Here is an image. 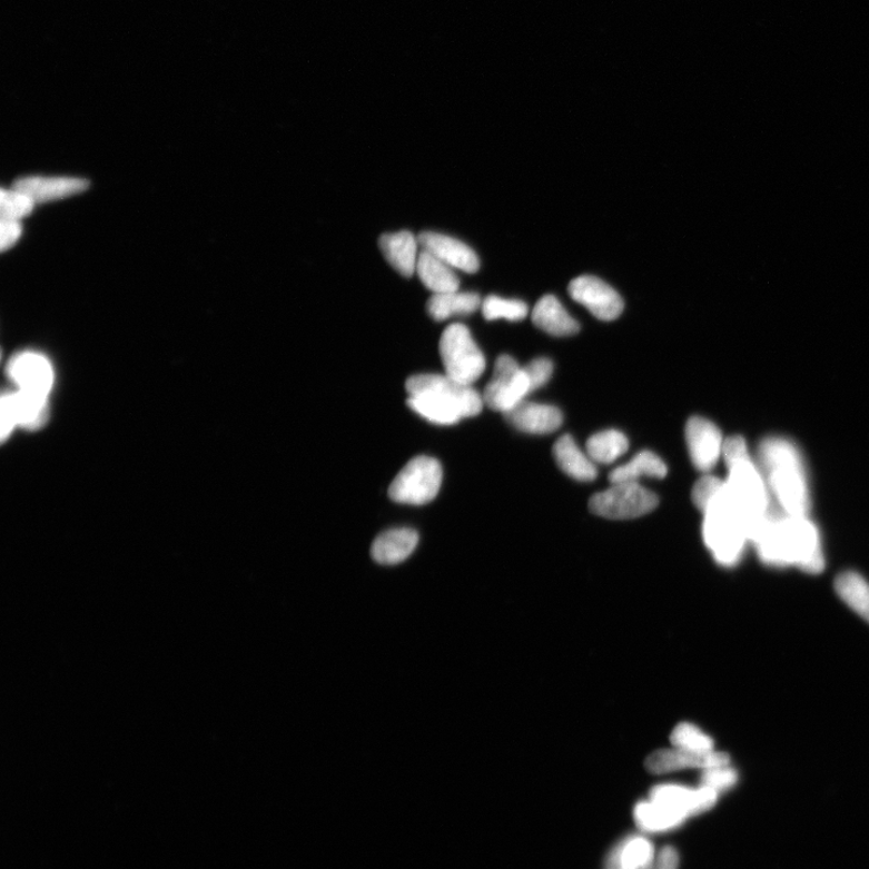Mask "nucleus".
I'll return each mask as SVG.
<instances>
[{"mask_svg": "<svg viewBox=\"0 0 869 869\" xmlns=\"http://www.w3.org/2000/svg\"><path fill=\"white\" fill-rule=\"evenodd\" d=\"M751 543L768 565H794L810 574L821 573L824 567L820 534L808 516L781 515L773 510Z\"/></svg>", "mask_w": 869, "mask_h": 869, "instance_id": "1", "label": "nucleus"}, {"mask_svg": "<svg viewBox=\"0 0 869 869\" xmlns=\"http://www.w3.org/2000/svg\"><path fill=\"white\" fill-rule=\"evenodd\" d=\"M408 406L421 417L440 425H453L480 415L484 402L473 386L447 375L423 374L408 378Z\"/></svg>", "mask_w": 869, "mask_h": 869, "instance_id": "2", "label": "nucleus"}, {"mask_svg": "<svg viewBox=\"0 0 869 869\" xmlns=\"http://www.w3.org/2000/svg\"><path fill=\"white\" fill-rule=\"evenodd\" d=\"M761 472L769 491L790 516H808L810 495L802 455L790 441L769 437L759 448Z\"/></svg>", "mask_w": 869, "mask_h": 869, "instance_id": "3", "label": "nucleus"}, {"mask_svg": "<svg viewBox=\"0 0 869 869\" xmlns=\"http://www.w3.org/2000/svg\"><path fill=\"white\" fill-rule=\"evenodd\" d=\"M722 455L730 473L725 484L734 503L742 511L751 541L773 511L766 478L761 468L752 462L743 437L732 436L724 440Z\"/></svg>", "mask_w": 869, "mask_h": 869, "instance_id": "4", "label": "nucleus"}, {"mask_svg": "<svg viewBox=\"0 0 869 869\" xmlns=\"http://www.w3.org/2000/svg\"><path fill=\"white\" fill-rule=\"evenodd\" d=\"M703 536L707 547L721 565L733 566L742 560L749 541L747 523L725 481L704 511Z\"/></svg>", "mask_w": 869, "mask_h": 869, "instance_id": "5", "label": "nucleus"}, {"mask_svg": "<svg viewBox=\"0 0 869 869\" xmlns=\"http://www.w3.org/2000/svg\"><path fill=\"white\" fill-rule=\"evenodd\" d=\"M440 355L445 375L465 386H473L486 369V358L472 333L463 324H452L440 339Z\"/></svg>", "mask_w": 869, "mask_h": 869, "instance_id": "6", "label": "nucleus"}, {"mask_svg": "<svg viewBox=\"0 0 869 869\" xmlns=\"http://www.w3.org/2000/svg\"><path fill=\"white\" fill-rule=\"evenodd\" d=\"M443 478V466L440 462L419 455L396 475L389 487V496L395 503L425 505L437 496Z\"/></svg>", "mask_w": 869, "mask_h": 869, "instance_id": "7", "label": "nucleus"}, {"mask_svg": "<svg viewBox=\"0 0 869 869\" xmlns=\"http://www.w3.org/2000/svg\"><path fill=\"white\" fill-rule=\"evenodd\" d=\"M659 506V497L639 483H619L591 497L594 515L609 520H633L650 514Z\"/></svg>", "mask_w": 869, "mask_h": 869, "instance_id": "8", "label": "nucleus"}, {"mask_svg": "<svg viewBox=\"0 0 869 869\" xmlns=\"http://www.w3.org/2000/svg\"><path fill=\"white\" fill-rule=\"evenodd\" d=\"M531 393H533L531 381L524 368L510 355L498 356L493 377L483 393L484 405L506 415L523 403Z\"/></svg>", "mask_w": 869, "mask_h": 869, "instance_id": "9", "label": "nucleus"}, {"mask_svg": "<svg viewBox=\"0 0 869 869\" xmlns=\"http://www.w3.org/2000/svg\"><path fill=\"white\" fill-rule=\"evenodd\" d=\"M569 295L586 307L592 315L604 322L618 319L624 304L620 294L604 280L593 276H581L569 284Z\"/></svg>", "mask_w": 869, "mask_h": 869, "instance_id": "10", "label": "nucleus"}, {"mask_svg": "<svg viewBox=\"0 0 869 869\" xmlns=\"http://www.w3.org/2000/svg\"><path fill=\"white\" fill-rule=\"evenodd\" d=\"M687 444L693 466L702 473L714 468L723 452V437L719 427L702 417L689 419L685 431Z\"/></svg>", "mask_w": 869, "mask_h": 869, "instance_id": "11", "label": "nucleus"}, {"mask_svg": "<svg viewBox=\"0 0 869 869\" xmlns=\"http://www.w3.org/2000/svg\"><path fill=\"white\" fill-rule=\"evenodd\" d=\"M719 793L710 788L701 786L692 789L674 783H664L653 788L649 799L661 803L687 819L705 813L718 802Z\"/></svg>", "mask_w": 869, "mask_h": 869, "instance_id": "12", "label": "nucleus"}, {"mask_svg": "<svg viewBox=\"0 0 869 869\" xmlns=\"http://www.w3.org/2000/svg\"><path fill=\"white\" fill-rule=\"evenodd\" d=\"M728 753L712 750L710 752H692L673 747L654 751L646 760V768L653 774H665L683 771V769H705L728 766Z\"/></svg>", "mask_w": 869, "mask_h": 869, "instance_id": "13", "label": "nucleus"}, {"mask_svg": "<svg viewBox=\"0 0 869 869\" xmlns=\"http://www.w3.org/2000/svg\"><path fill=\"white\" fill-rule=\"evenodd\" d=\"M423 250L435 255L454 269L464 270L466 274H476L480 269V259L474 249L464 241L437 233H423L418 236Z\"/></svg>", "mask_w": 869, "mask_h": 869, "instance_id": "14", "label": "nucleus"}, {"mask_svg": "<svg viewBox=\"0 0 869 869\" xmlns=\"http://www.w3.org/2000/svg\"><path fill=\"white\" fill-rule=\"evenodd\" d=\"M505 417L517 431L532 435L552 434L557 432L563 424L560 408L525 401L507 412Z\"/></svg>", "mask_w": 869, "mask_h": 869, "instance_id": "15", "label": "nucleus"}, {"mask_svg": "<svg viewBox=\"0 0 869 869\" xmlns=\"http://www.w3.org/2000/svg\"><path fill=\"white\" fill-rule=\"evenodd\" d=\"M10 377L20 391L48 396L53 383L50 363L38 353H22L9 365Z\"/></svg>", "mask_w": 869, "mask_h": 869, "instance_id": "16", "label": "nucleus"}, {"mask_svg": "<svg viewBox=\"0 0 869 869\" xmlns=\"http://www.w3.org/2000/svg\"><path fill=\"white\" fill-rule=\"evenodd\" d=\"M89 185L81 178L26 177L17 180L12 189L30 196L36 204H46L83 192Z\"/></svg>", "mask_w": 869, "mask_h": 869, "instance_id": "17", "label": "nucleus"}, {"mask_svg": "<svg viewBox=\"0 0 869 869\" xmlns=\"http://www.w3.org/2000/svg\"><path fill=\"white\" fill-rule=\"evenodd\" d=\"M379 248L384 258L391 266L404 277L416 274L419 258V240L409 231L383 235L379 238Z\"/></svg>", "mask_w": 869, "mask_h": 869, "instance_id": "18", "label": "nucleus"}, {"mask_svg": "<svg viewBox=\"0 0 869 869\" xmlns=\"http://www.w3.org/2000/svg\"><path fill=\"white\" fill-rule=\"evenodd\" d=\"M418 543L419 535L415 530H389L374 541L372 555L374 561L381 565L401 564L411 557Z\"/></svg>", "mask_w": 869, "mask_h": 869, "instance_id": "19", "label": "nucleus"}, {"mask_svg": "<svg viewBox=\"0 0 869 869\" xmlns=\"http://www.w3.org/2000/svg\"><path fill=\"white\" fill-rule=\"evenodd\" d=\"M658 851L644 836L632 835L623 838L606 857V869H648L656 858Z\"/></svg>", "mask_w": 869, "mask_h": 869, "instance_id": "20", "label": "nucleus"}, {"mask_svg": "<svg viewBox=\"0 0 869 869\" xmlns=\"http://www.w3.org/2000/svg\"><path fill=\"white\" fill-rule=\"evenodd\" d=\"M532 319L540 330L552 336H573L580 332L579 323L569 315L559 298L553 295L540 298L533 309Z\"/></svg>", "mask_w": 869, "mask_h": 869, "instance_id": "21", "label": "nucleus"}, {"mask_svg": "<svg viewBox=\"0 0 869 869\" xmlns=\"http://www.w3.org/2000/svg\"><path fill=\"white\" fill-rule=\"evenodd\" d=\"M553 457L562 472L580 482H591L596 478V467L589 454L582 452L575 440L564 435L555 441Z\"/></svg>", "mask_w": 869, "mask_h": 869, "instance_id": "22", "label": "nucleus"}, {"mask_svg": "<svg viewBox=\"0 0 869 869\" xmlns=\"http://www.w3.org/2000/svg\"><path fill=\"white\" fill-rule=\"evenodd\" d=\"M416 274L433 294L458 292L461 282L454 268L441 261L435 255L423 250L419 254Z\"/></svg>", "mask_w": 869, "mask_h": 869, "instance_id": "23", "label": "nucleus"}, {"mask_svg": "<svg viewBox=\"0 0 869 869\" xmlns=\"http://www.w3.org/2000/svg\"><path fill=\"white\" fill-rule=\"evenodd\" d=\"M481 306L480 295L458 290L434 294L426 304V310L434 320L444 322L453 316L473 315Z\"/></svg>", "mask_w": 869, "mask_h": 869, "instance_id": "24", "label": "nucleus"}, {"mask_svg": "<svg viewBox=\"0 0 869 869\" xmlns=\"http://www.w3.org/2000/svg\"><path fill=\"white\" fill-rule=\"evenodd\" d=\"M666 474L668 467L659 455L643 451L638 453L631 462L612 470L609 480L611 484L638 483L643 477L664 478Z\"/></svg>", "mask_w": 869, "mask_h": 869, "instance_id": "25", "label": "nucleus"}, {"mask_svg": "<svg viewBox=\"0 0 869 869\" xmlns=\"http://www.w3.org/2000/svg\"><path fill=\"white\" fill-rule=\"evenodd\" d=\"M634 820L644 832H666L680 828L688 819L651 799L639 802L634 808Z\"/></svg>", "mask_w": 869, "mask_h": 869, "instance_id": "26", "label": "nucleus"}, {"mask_svg": "<svg viewBox=\"0 0 869 869\" xmlns=\"http://www.w3.org/2000/svg\"><path fill=\"white\" fill-rule=\"evenodd\" d=\"M629 438L619 431H605L589 438L586 453L594 464L615 463L629 451Z\"/></svg>", "mask_w": 869, "mask_h": 869, "instance_id": "27", "label": "nucleus"}, {"mask_svg": "<svg viewBox=\"0 0 869 869\" xmlns=\"http://www.w3.org/2000/svg\"><path fill=\"white\" fill-rule=\"evenodd\" d=\"M835 589L840 600L869 623V583L860 574L848 572L836 579Z\"/></svg>", "mask_w": 869, "mask_h": 869, "instance_id": "28", "label": "nucleus"}, {"mask_svg": "<svg viewBox=\"0 0 869 869\" xmlns=\"http://www.w3.org/2000/svg\"><path fill=\"white\" fill-rule=\"evenodd\" d=\"M9 396L18 424L34 427L46 419L48 396L24 391Z\"/></svg>", "mask_w": 869, "mask_h": 869, "instance_id": "29", "label": "nucleus"}, {"mask_svg": "<svg viewBox=\"0 0 869 869\" xmlns=\"http://www.w3.org/2000/svg\"><path fill=\"white\" fill-rule=\"evenodd\" d=\"M482 313L487 320L506 319L521 322L529 316L530 308L523 302L508 300V298L491 295L482 303Z\"/></svg>", "mask_w": 869, "mask_h": 869, "instance_id": "30", "label": "nucleus"}, {"mask_svg": "<svg viewBox=\"0 0 869 869\" xmlns=\"http://www.w3.org/2000/svg\"><path fill=\"white\" fill-rule=\"evenodd\" d=\"M671 740L673 747L692 752L704 753L714 750L712 739L691 723L677 725Z\"/></svg>", "mask_w": 869, "mask_h": 869, "instance_id": "31", "label": "nucleus"}, {"mask_svg": "<svg viewBox=\"0 0 869 869\" xmlns=\"http://www.w3.org/2000/svg\"><path fill=\"white\" fill-rule=\"evenodd\" d=\"M34 206L33 199L19 190H2V203H0L2 220L20 221L22 218L30 216Z\"/></svg>", "mask_w": 869, "mask_h": 869, "instance_id": "32", "label": "nucleus"}, {"mask_svg": "<svg viewBox=\"0 0 869 869\" xmlns=\"http://www.w3.org/2000/svg\"><path fill=\"white\" fill-rule=\"evenodd\" d=\"M738 781V774L728 766L705 769L701 778V786L710 788L718 793L732 789Z\"/></svg>", "mask_w": 869, "mask_h": 869, "instance_id": "33", "label": "nucleus"}, {"mask_svg": "<svg viewBox=\"0 0 869 869\" xmlns=\"http://www.w3.org/2000/svg\"><path fill=\"white\" fill-rule=\"evenodd\" d=\"M724 481L712 475H704L698 480L692 490V502L695 507L703 512L708 508L712 498L722 490Z\"/></svg>", "mask_w": 869, "mask_h": 869, "instance_id": "34", "label": "nucleus"}, {"mask_svg": "<svg viewBox=\"0 0 869 869\" xmlns=\"http://www.w3.org/2000/svg\"><path fill=\"white\" fill-rule=\"evenodd\" d=\"M523 368L531 381L532 391L535 392L546 386L553 375L554 366L547 358H537Z\"/></svg>", "mask_w": 869, "mask_h": 869, "instance_id": "35", "label": "nucleus"}, {"mask_svg": "<svg viewBox=\"0 0 869 869\" xmlns=\"http://www.w3.org/2000/svg\"><path fill=\"white\" fill-rule=\"evenodd\" d=\"M21 235L22 226L20 221H0V246H2V251H7L11 247L16 246Z\"/></svg>", "mask_w": 869, "mask_h": 869, "instance_id": "36", "label": "nucleus"}, {"mask_svg": "<svg viewBox=\"0 0 869 869\" xmlns=\"http://www.w3.org/2000/svg\"><path fill=\"white\" fill-rule=\"evenodd\" d=\"M679 852L673 847H664L658 851L656 858L648 869H679Z\"/></svg>", "mask_w": 869, "mask_h": 869, "instance_id": "37", "label": "nucleus"}, {"mask_svg": "<svg viewBox=\"0 0 869 869\" xmlns=\"http://www.w3.org/2000/svg\"><path fill=\"white\" fill-rule=\"evenodd\" d=\"M18 425L16 412H13L9 394L2 397V437L6 440Z\"/></svg>", "mask_w": 869, "mask_h": 869, "instance_id": "38", "label": "nucleus"}]
</instances>
